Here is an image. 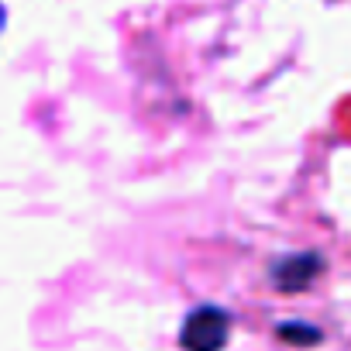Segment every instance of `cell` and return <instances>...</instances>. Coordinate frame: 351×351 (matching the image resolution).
<instances>
[{
    "label": "cell",
    "mask_w": 351,
    "mask_h": 351,
    "mask_svg": "<svg viewBox=\"0 0 351 351\" xmlns=\"http://www.w3.org/2000/svg\"><path fill=\"white\" fill-rule=\"evenodd\" d=\"M228 334H231V317L221 306H197L186 317L180 341L186 351H221L228 344Z\"/></svg>",
    "instance_id": "obj_1"
}]
</instances>
